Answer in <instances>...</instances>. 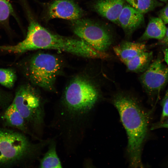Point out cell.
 Returning <instances> with one entry per match:
<instances>
[{"instance_id": "obj_1", "label": "cell", "mask_w": 168, "mask_h": 168, "mask_svg": "<svg viewBox=\"0 0 168 168\" xmlns=\"http://www.w3.org/2000/svg\"><path fill=\"white\" fill-rule=\"evenodd\" d=\"M25 39L13 45L0 46V49L14 54H21L39 49L64 51L82 57L105 59V52L97 50L80 38L65 37L55 34L42 26L34 19L30 21Z\"/></svg>"}, {"instance_id": "obj_2", "label": "cell", "mask_w": 168, "mask_h": 168, "mask_svg": "<svg viewBox=\"0 0 168 168\" xmlns=\"http://www.w3.org/2000/svg\"><path fill=\"white\" fill-rule=\"evenodd\" d=\"M113 103L117 109L128 138L130 166L142 167L141 152L148 129L147 115L134 99L123 95L116 96Z\"/></svg>"}, {"instance_id": "obj_3", "label": "cell", "mask_w": 168, "mask_h": 168, "mask_svg": "<svg viewBox=\"0 0 168 168\" xmlns=\"http://www.w3.org/2000/svg\"><path fill=\"white\" fill-rule=\"evenodd\" d=\"M98 97V91L91 83L82 77H77L66 88L62 107L54 111V114L65 125L81 127L84 117L94 107Z\"/></svg>"}, {"instance_id": "obj_4", "label": "cell", "mask_w": 168, "mask_h": 168, "mask_svg": "<svg viewBox=\"0 0 168 168\" xmlns=\"http://www.w3.org/2000/svg\"><path fill=\"white\" fill-rule=\"evenodd\" d=\"M50 140H42L31 145L22 134L10 130L0 129V164L16 161L33 152L41 153Z\"/></svg>"}, {"instance_id": "obj_5", "label": "cell", "mask_w": 168, "mask_h": 168, "mask_svg": "<svg viewBox=\"0 0 168 168\" xmlns=\"http://www.w3.org/2000/svg\"><path fill=\"white\" fill-rule=\"evenodd\" d=\"M12 104L24 119L31 122L41 135L44 124L45 111L40 97L30 86L18 89Z\"/></svg>"}, {"instance_id": "obj_6", "label": "cell", "mask_w": 168, "mask_h": 168, "mask_svg": "<svg viewBox=\"0 0 168 168\" xmlns=\"http://www.w3.org/2000/svg\"><path fill=\"white\" fill-rule=\"evenodd\" d=\"M61 68L60 62L57 57L40 53L31 59L28 68L29 77L34 84L52 90Z\"/></svg>"}, {"instance_id": "obj_7", "label": "cell", "mask_w": 168, "mask_h": 168, "mask_svg": "<svg viewBox=\"0 0 168 168\" xmlns=\"http://www.w3.org/2000/svg\"><path fill=\"white\" fill-rule=\"evenodd\" d=\"M71 24L74 33L97 50L105 52L111 44L112 35L102 24L83 17L71 21Z\"/></svg>"}, {"instance_id": "obj_8", "label": "cell", "mask_w": 168, "mask_h": 168, "mask_svg": "<svg viewBox=\"0 0 168 168\" xmlns=\"http://www.w3.org/2000/svg\"><path fill=\"white\" fill-rule=\"evenodd\" d=\"M140 80L148 92L159 91L168 82V68L158 58L149 64Z\"/></svg>"}, {"instance_id": "obj_9", "label": "cell", "mask_w": 168, "mask_h": 168, "mask_svg": "<svg viewBox=\"0 0 168 168\" xmlns=\"http://www.w3.org/2000/svg\"><path fill=\"white\" fill-rule=\"evenodd\" d=\"M84 12L73 0H54L49 5L48 18L76 20L82 17Z\"/></svg>"}, {"instance_id": "obj_10", "label": "cell", "mask_w": 168, "mask_h": 168, "mask_svg": "<svg viewBox=\"0 0 168 168\" xmlns=\"http://www.w3.org/2000/svg\"><path fill=\"white\" fill-rule=\"evenodd\" d=\"M143 14L128 4H125L119 16L118 24L127 35L130 36L144 22Z\"/></svg>"}, {"instance_id": "obj_11", "label": "cell", "mask_w": 168, "mask_h": 168, "mask_svg": "<svg viewBox=\"0 0 168 168\" xmlns=\"http://www.w3.org/2000/svg\"><path fill=\"white\" fill-rule=\"evenodd\" d=\"M125 0H96L94 10L102 17L118 24L119 16L125 4Z\"/></svg>"}, {"instance_id": "obj_12", "label": "cell", "mask_w": 168, "mask_h": 168, "mask_svg": "<svg viewBox=\"0 0 168 168\" xmlns=\"http://www.w3.org/2000/svg\"><path fill=\"white\" fill-rule=\"evenodd\" d=\"M113 49L115 54L123 62L147 51L144 43L129 41L123 42L114 46Z\"/></svg>"}, {"instance_id": "obj_13", "label": "cell", "mask_w": 168, "mask_h": 168, "mask_svg": "<svg viewBox=\"0 0 168 168\" xmlns=\"http://www.w3.org/2000/svg\"><path fill=\"white\" fill-rule=\"evenodd\" d=\"M167 29L165 24L160 17H152L140 40L143 41L149 39H155L161 40L164 37Z\"/></svg>"}, {"instance_id": "obj_14", "label": "cell", "mask_w": 168, "mask_h": 168, "mask_svg": "<svg viewBox=\"0 0 168 168\" xmlns=\"http://www.w3.org/2000/svg\"><path fill=\"white\" fill-rule=\"evenodd\" d=\"M152 54V52L146 51L123 63L128 71L136 72H142L149 66Z\"/></svg>"}, {"instance_id": "obj_15", "label": "cell", "mask_w": 168, "mask_h": 168, "mask_svg": "<svg viewBox=\"0 0 168 168\" xmlns=\"http://www.w3.org/2000/svg\"><path fill=\"white\" fill-rule=\"evenodd\" d=\"M48 149L40 161L41 168H61L62 165L56 151V143L50 140Z\"/></svg>"}, {"instance_id": "obj_16", "label": "cell", "mask_w": 168, "mask_h": 168, "mask_svg": "<svg viewBox=\"0 0 168 168\" xmlns=\"http://www.w3.org/2000/svg\"><path fill=\"white\" fill-rule=\"evenodd\" d=\"M130 6L144 14L152 10L162 3L156 0H125Z\"/></svg>"}, {"instance_id": "obj_17", "label": "cell", "mask_w": 168, "mask_h": 168, "mask_svg": "<svg viewBox=\"0 0 168 168\" xmlns=\"http://www.w3.org/2000/svg\"><path fill=\"white\" fill-rule=\"evenodd\" d=\"M4 116L7 122L12 126L22 128L24 127L25 119L12 103L6 110Z\"/></svg>"}, {"instance_id": "obj_18", "label": "cell", "mask_w": 168, "mask_h": 168, "mask_svg": "<svg viewBox=\"0 0 168 168\" xmlns=\"http://www.w3.org/2000/svg\"><path fill=\"white\" fill-rule=\"evenodd\" d=\"M16 79L15 71L10 68H0V84L8 88H12Z\"/></svg>"}, {"instance_id": "obj_19", "label": "cell", "mask_w": 168, "mask_h": 168, "mask_svg": "<svg viewBox=\"0 0 168 168\" xmlns=\"http://www.w3.org/2000/svg\"><path fill=\"white\" fill-rule=\"evenodd\" d=\"M11 0H0V22L6 20L13 12Z\"/></svg>"}, {"instance_id": "obj_20", "label": "cell", "mask_w": 168, "mask_h": 168, "mask_svg": "<svg viewBox=\"0 0 168 168\" xmlns=\"http://www.w3.org/2000/svg\"><path fill=\"white\" fill-rule=\"evenodd\" d=\"M162 103V109L161 121L163 120L168 117V95L166 94Z\"/></svg>"}, {"instance_id": "obj_21", "label": "cell", "mask_w": 168, "mask_h": 168, "mask_svg": "<svg viewBox=\"0 0 168 168\" xmlns=\"http://www.w3.org/2000/svg\"><path fill=\"white\" fill-rule=\"evenodd\" d=\"M159 17L165 24H168V2L166 5L159 12Z\"/></svg>"}, {"instance_id": "obj_22", "label": "cell", "mask_w": 168, "mask_h": 168, "mask_svg": "<svg viewBox=\"0 0 168 168\" xmlns=\"http://www.w3.org/2000/svg\"><path fill=\"white\" fill-rule=\"evenodd\" d=\"M160 128H166L168 129V118L154 124L151 127L152 130Z\"/></svg>"}, {"instance_id": "obj_23", "label": "cell", "mask_w": 168, "mask_h": 168, "mask_svg": "<svg viewBox=\"0 0 168 168\" xmlns=\"http://www.w3.org/2000/svg\"><path fill=\"white\" fill-rule=\"evenodd\" d=\"M160 41L161 44L164 46H168V27L167 29L166 34L164 37Z\"/></svg>"}, {"instance_id": "obj_24", "label": "cell", "mask_w": 168, "mask_h": 168, "mask_svg": "<svg viewBox=\"0 0 168 168\" xmlns=\"http://www.w3.org/2000/svg\"><path fill=\"white\" fill-rule=\"evenodd\" d=\"M164 60L168 65V49H166L164 51Z\"/></svg>"}, {"instance_id": "obj_25", "label": "cell", "mask_w": 168, "mask_h": 168, "mask_svg": "<svg viewBox=\"0 0 168 168\" xmlns=\"http://www.w3.org/2000/svg\"><path fill=\"white\" fill-rule=\"evenodd\" d=\"M160 0L161 1H162L164 2H166V3L168 1V0Z\"/></svg>"}, {"instance_id": "obj_26", "label": "cell", "mask_w": 168, "mask_h": 168, "mask_svg": "<svg viewBox=\"0 0 168 168\" xmlns=\"http://www.w3.org/2000/svg\"><path fill=\"white\" fill-rule=\"evenodd\" d=\"M166 94L168 95V90L167 91V92Z\"/></svg>"}]
</instances>
